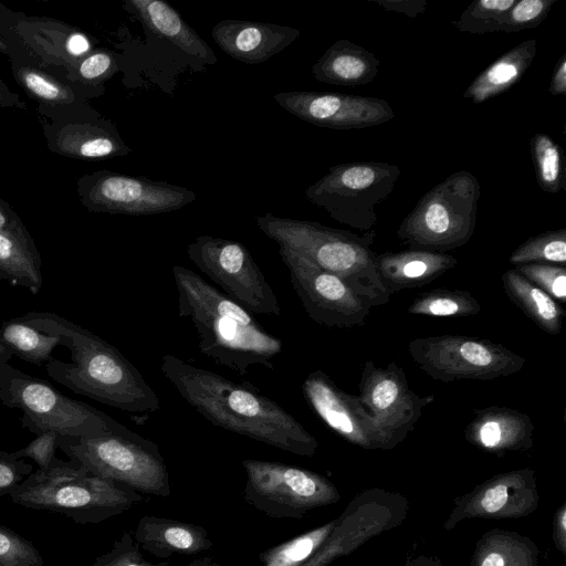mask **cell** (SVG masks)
<instances>
[{"label":"cell","mask_w":566,"mask_h":566,"mask_svg":"<svg viewBox=\"0 0 566 566\" xmlns=\"http://www.w3.org/2000/svg\"><path fill=\"white\" fill-rule=\"evenodd\" d=\"M160 369L179 395L214 426L296 455L315 454V437L253 386L234 382L170 354L163 356Z\"/></svg>","instance_id":"1"},{"label":"cell","mask_w":566,"mask_h":566,"mask_svg":"<svg viewBox=\"0 0 566 566\" xmlns=\"http://www.w3.org/2000/svg\"><path fill=\"white\" fill-rule=\"evenodd\" d=\"M33 327L60 336L69 348L71 361L51 357L48 375L77 395L129 413L159 410L156 391L140 371L116 347L88 329L50 312H30L22 316Z\"/></svg>","instance_id":"2"},{"label":"cell","mask_w":566,"mask_h":566,"mask_svg":"<svg viewBox=\"0 0 566 566\" xmlns=\"http://www.w3.org/2000/svg\"><path fill=\"white\" fill-rule=\"evenodd\" d=\"M180 317L195 326L201 354L240 376L255 365L274 369L282 340L265 331L251 313L195 271L174 265Z\"/></svg>","instance_id":"3"},{"label":"cell","mask_w":566,"mask_h":566,"mask_svg":"<svg viewBox=\"0 0 566 566\" xmlns=\"http://www.w3.org/2000/svg\"><path fill=\"white\" fill-rule=\"evenodd\" d=\"M258 228L279 247L296 253L316 268L343 281L368 305H386L390 292L378 273L376 253L370 245L375 230L358 235L315 221L258 216Z\"/></svg>","instance_id":"4"},{"label":"cell","mask_w":566,"mask_h":566,"mask_svg":"<svg viewBox=\"0 0 566 566\" xmlns=\"http://www.w3.org/2000/svg\"><path fill=\"white\" fill-rule=\"evenodd\" d=\"M15 504L63 514L78 524H96L143 501V494L98 476L80 463L56 457L9 492Z\"/></svg>","instance_id":"5"},{"label":"cell","mask_w":566,"mask_h":566,"mask_svg":"<svg viewBox=\"0 0 566 566\" xmlns=\"http://www.w3.org/2000/svg\"><path fill=\"white\" fill-rule=\"evenodd\" d=\"M481 187L467 170L428 190L401 221L397 235L412 250L446 253L468 243L478 218Z\"/></svg>","instance_id":"6"},{"label":"cell","mask_w":566,"mask_h":566,"mask_svg":"<svg viewBox=\"0 0 566 566\" xmlns=\"http://www.w3.org/2000/svg\"><path fill=\"white\" fill-rule=\"evenodd\" d=\"M0 401L22 412V426L36 436L99 437L125 426L101 410L66 397L50 382L0 361Z\"/></svg>","instance_id":"7"},{"label":"cell","mask_w":566,"mask_h":566,"mask_svg":"<svg viewBox=\"0 0 566 566\" xmlns=\"http://www.w3.org/2000/svg\"><path fill=\"white\" fill-rule=\"evenodd\" d=\"M60 448L92 473L140 494L171 493L165 459L157 444L126 428L99 437H60Z\"/></svg>","instance_id":"8"},{"label":"cell","mask_w":566,"mask_h":566,"mask_svg":"<svg viewBox=\"0 0 566 566\" xmlns=\"http://www.w3.org/2000/svg\"><path fill=\"white\" fill-rule=\"evenodd\" d=\"M400 168L384 161H354L329 167L308 186L306 198L332 219L353 229L374 230L376 207L392 192Z\"/></svg>","instance_id":"9"},{"label":"cell","mask_w":566,"mask_h":566,"mask_svg":"<svg viewBox=\"0 0 566 566\" xmlns=\"http://www.w3.org/2000/svg\"><path fill=\"white\" fill-rule=\"evenodd\" d=\"M416 365L434 380H493L518 373L525 358L490 339L440 335L415 338L408 345Z\"/></svg>","instance_id":"10"},{"label":"cell","mask_w":566,"mask_h":566,"mask_svg":"<svg viewBox=\"0 0 566 566\" xmlns=\"http://www.w3.org/2000/svg\"><path fill=\"white\" fill-rule=\"evenodd\" d=\"M247 474L244 500L273 518H302L310 511L336 503L340 495L325 476L273 461H242Z\"/></svg>","instance_id":"11"},{"label":"cell","mask_w":566,"mask_h":566,"mask_svg":"<svg viewBox=\"0 0 566 566\" xmlns=\"http://www.w3.org/2000/svg\"><path fill=\"white\" fill-rule=\"evenodd\" d=\"M192 263L250 313L279 316V300L249 250L238 241L200 235L187 245Z\"/></svg>","instance_id":"12"},{"label":"cell","mask_w":566,"mask_h":566,"mask_svg":"<svg viewBox=\"0 0 566 566\" xmlns=\"http://www.w3.org/2000/svg\"><path fill=\"white\" fill-rule=\"evenodd\" d=\"M76 191L92 212L127 216L171 212L196 199V193L185 187L106 169L81 176Z\"/></svg>","instance_id":"13"},{"label":"cell","mask_w":566,"mask_h":566,"mask_svg":"<svg viewBox=\"0 0 566 566\" xmlns=\"http://www.w3.org/2000/svg\"><path fill=\"white\" fill-rule=\"evenodd\" d=\"M0 35L9 55L49 71L62 69L61 80L95 48L85 32L59 20L29 17L14 12L0 2Z\"/></svg>","instance_id":"14"},{"label":"cell","mask_w":566,"mask_h":566,"mask_svg":"<svg viewBox=\"0 0 566 566\" xmlns=\"http://www.w3.org/2000/svg\"><path fill=\"white\" fill-rule=\"evenodd\" d=\"M359 399L380 437L381 449L403 441L415 429L432 395L421 397L409 386L403 369L395 363L385 367L367 360L358 384Z\"/></svg>","instance_id":"15"},{"label":"cell","mask_w":566,"mask_h":566,"mask_svg":"<svg viewBox=\"0 0 566 566\" xmlns=\"http://www.w3.org/2000/svg\"><path fill=\"white\" fill-rule=\"evenodd\" d=\"M279 254L310 318L319 325L337 328L365 324L370 306L345 281L316 268L296 253L279 249Z\"/></svg>","instance_id":"16"},{"label":"cell","mask_w":566,"mask_h":566,"mask_svg":"<svg viewBox=\"0 0 566 566\" xmlns=\"http://www.w3.org/2000/svg\"><path fill=\"white\" fill-rule=\"evenodd\" d=\"M286 112L315 126L363 129L395 117L390 104L379 97L315 91H289L274 95Z\"/></svg>","instance_id":"17"},{"label":"cell","mask_w":566,"mask_h":566,"mask_svg":"<svg viewBox=\"0 0 566 566\" xmlns=\"http://www.w3.org/2000/svg\"><path fill=\"white\" fill-rule=\"evenodd\" d=\"M302 392L313 412L344 440L363 449H381L380 437L358 395L342 390L319 369L307 375Z\"/></svg>","instance_id":"18"},{"label":"cell","mask_w":566,"mask_h":566,"mask_svg":"<svg viewBox=\"0 0 566 566\" xmlns=\"http://www.w3.org/2000/svg\"><path fill=\"white\" fill-rule=\"evenodd\" d=\"M15 82L33 98L43 116L52 123H75L97 119L87 101L97 90L69 84L46 70L9 55Z\"/></svg>","instance_id":"19"},{"label":"cell","mask_w":566,"mask_h":566,"mask_svg":"<svg viewBox=\"0 0 566 566\" xmlns=\"http://www.w3.org/2000/svg\"><path fill=\"white\" fill-rule=\"evenodd\" d=\"M534 471L522 469L499 474L476 486L458 504L447 521L464 517H517L537 506Z\"/></svg>","instance_id":"20"},{"label":"cell","mask_w":566,"mask_h":566,"mask_svg":"<svg viewBox=\"0 0 566 566\" xmlns=\"http://www.w3.org/2000/svg\"><path fill=\"white\" fill-rule=\"evenodd\" d=\"M300 34V30L292 27L235 19L218 22L211 32L224 53L247 64L268 61L292 44Z\"/></svg>","instance_id":"21"},{"label":"cell","mask_w":566,"mask_h":566,"mask_svg":"<svg viewBox=\"0 0 566 566\" xmlns=\"http://www.w3.org/2000/svg\"><path fill=\"white\" fill-rule=\"evenodd\" d=\"M43 134L52 153L69 158L99 160L130 153L116 127L105 120L45 123Z\"/></svg>","instance_id":"22"},{"label":"cell","mask_w":566,"mask_h":566,"mask_svg":"<svg viewBox=\"0 0 566 566\" xmlns=\"http://www.w3.org/2000/svg\"><path fill=\"white\" fill-rule=\"evenodd\" d=\"M533 433L534 424L526 413L499 406L474 410L464 430L470 444L497 455L531 449Z\"/></svg>","instance_id":"23"},{"label":"cell","mask_w":566,"mask_h":566,"mask_svg":"<svg viewBox=\"0 0 566 566\" xmlns=\"http://www.w3.org/2000/svg\"><path fill=\"white\" fill-rule=\"evenodd\" d=\"M378 501H353L338 518L337 526L326 543L302 566H327L339 556L347 555L364 541L390 527L394 521L389 505Z\"/></svg>","instance_id":"24"},{"label":"cell","mask_w":566,"mask_h":566,"mask_svg":"<svg viewBox=\"0 0 566 566\" xmlns=\"http://www.w3.org/2000/svg\"><path fill=\"white\" fill-rule=\"evenodd\" d=\"M378 273L392 295L426 285L453 269L458 260L448 253L407 249L376 254Z\"/></svg>","instance_id":"25"},{"label":"cell","mask_w":566,"mask_h":566,"mask_svg":"<svg viewBox=\"0 0 566 566\" xmlns=\"http://www.w3.org/2000/svg\"><path fill=\"white\" fill-rule=\"evenodd\" d=\"M133 536L140 548L164 559L175 554L195 555L213 546L205 527L154 515L143 516Z\"/></svg>","instance_id":"26"},{"label":"cell","mask_w":566,"mask_h":566,"mask_svg":"<svg viewBox=\"0 0 566 566\" xmlns=\"http://www.w3.org/2000/svg\"><path fill=\"white\" fill-rule=\"evenodd\" d=\"M124 10L136 17L145 30L178 46L207 64H216L212 49L163 0H125Z\"/></svg>","instance_id":"27"},{"label":"cell","mask_w":566,"mask_h":566,"mask_svg":"<svg viewBox=\"0 0 566 566\" xmlns=\"http://www.w3.org/2000/svg\"><path fill=\"white\" fill-rule=\"evenodd\" d=\"M380 61L367 49L340 39L333 43L312 67L322 83L340 86L366 85L375 80Z\"/></svg>","instance_id":"28"},{"label":"cell","mask_w":566,"mask_h":566,"mask_svg":"<svg viewBox=\"0 0 566 566\" xmlns=\"http://www.w3.org/2000/svg\"><path fill=\"white\" fill-rule=\"evenodd\" d=\"M537 41L525 40L496 59L465 88L463 97L482 104L513 87L526 73L536 55Z\"/></svg>","instance_id":"29"},{"label":"cell","mask_w":566,"mask_h":566,"mask_svg":"<svg viewBox=\"0 0 566 566\" xmlns=\"http://www.w3.org/2000/svg\"><path fill=\"white\" fill-rule=\"evenodd\" d=\"M503 289L512 301L536 326L551 335L562 332L565 311L546 292L531 283L515 269L502 275Z\"/></svg>","instance_id":"30"},{"label":"cell","mask_w":566,"mask_h":566,"mask_svg":"<svg viewBox=\"0 0 566 566\" xmlns=\"http://www.w3.org/2000/svg\"><path fill=\"white\" fill-rule=\"evenodd\" d=\"M0 280L38 294L42 286L41 256L12 235L0 232Z\"/></svg>","instance_id":"31"},{"label":"cell","mask_w":566,"mask_h":566,"mask_svg":"<svg viewBox=\"0 0 566 566\" xmlns=\"http://www.w3.org/2000/svg\"><path fill=\"white\" fill-rule=\"evenodd\" d=\"M537 549L512 533L492 532L476 547L473 566H535Z\"/></svg>","instance_id":"32"},{"label":"cell","mask_w":566,"mask_h":566,"mask_svg":"<svg viewBox=\"0 0 566 566\" xmlns=\"http://www.w3.org/2000/svg\"><path fill=\"white\" fill-rule=\"evenodd\" d=\"M0 337L14 356L36 365H44L54 348L61 345L60 336L36 329L22 316L6 322L0 328Z\"/></svg>","instance_id":"33"},{"label":"cell","mask_w":566,"mask_h":566,"mask_svg":"<svg viewBox=\"0 0 566 566\" xmlns=\"http://www.w3.org/2000/svg\"><path fill=\"white\" fill-rule=\"evenodd\" d=\"M407 312L430 317H468L481 312V304L468 291L434 289L418 294Z\"/></svg>","instance_id":"34"},{"label":"cell","mask_w":566,"mask_h":566,"mask_svg":"<svg viewBox=\"0 0 566 566\" xmlns=\"http://www.w3.org/2000/svg\"><path fill=\"white\" fill-rule=\"evenodd\" d=\"M338 518L273 546L259 555L262 566H302L329 538Z\"/></svg>","instance_id":"35"},{"label":"cell","mask_w":566,"mask_h":566,"mask_svg":"<svg viewBox=\"0 0 566 566\" xmlns=\"http://www.w3.org/2000/svg\"><path fill=\"white\" fill-rule=\"evenodd\" d=\"M530 147L539 188L547 193L562 191L566 176L563 148L545 133L534 134Z\"/></svg>","instance_id":"36"},{"label":"cell","mask_w":566,"mask_h":566,"mask_svg":"<svg viewBox=\"0 0 566 566\" xmlns=\"http://www.w3.org/2000/svg\"><path fill=\"white\" fill-rule=\"evenodd\" d=\"M510 263L566 264V229L549 230L528 238L510 255Z\"/></svg>","instance_id":"37"},{"label":"cell","mask_w":566,"mask_h":566,"mask_svg":"<svg viewBox=\"0 0 566 566\" xmlns=\"http://www.w3.org/2000/svg\"><path fill=\"white\" fill-rule=\"evenodd\" d=\"M515 2L516 0H475L453 24L460 32L470 34L497 32L506 12Z\"/></svg>","instance_id":"38"},{"label":"cell","mask_w":566,"mask_h":566,"mask_svg":"<svg viewBox=\"0 0 566 566\" xmlns=\"http://www.w3.org/2000/svg\"><path fill=\"white\" fill-rule=\"evenodd\" d=\"M118 71L116 54L106 49H94L81 59L62 78L69 84L93 90L103 88V83Z\"/></svg>","instance_id":"39"},{"label":"cell","mask_w":566,"mask_h":566,"mask_svg":"<svg viewBox=\"0 0 566 566\" xmlns=\"http://www.w3.org/2000/svg\"><path fill=\"white\" fill-rule=\"evenodd\" d=\"M557 0H516L506 12L500 31L520 32L538 27Z\"/></svg>","instance_id":"40"},{"label":"cell","mask_w":566,"mask_h":566,"mask_svg":"<svg viewBox=\"0 0 566 566\" xmlns=\"http://www.w3.org/2000/svg\"><path fill=\"white\" fill-rule=\"evenodd\" d=\"M0 566H44V560L29 539L0 525Z\"/></svg>","instance_id":"41"},{"label":"cell","mask_w":566,"mask_h":566,"mask_svg":"<svg viewBox=\"0 0 566 566\" xmlns=\"http://www.w3.org/2000/svg\"><path fill=\"white\" fill-rule=\"evenodd\" d=\"M555 301L566 302V269L555 264L528 263L514 268Z\"/></svg>","instance_id":"42"},{"label":"cell","mask_w":566,"mask_h":566,"mask_svg":"<svg viewBox=\"0 0 566 566\" xmlns=\"http://www.w3.org/2000/svg\"><path fill=\"white\" fill-rule=\"evenodd\" d=\"M167 560L151 563L140 553L130 532H125L105 554L96 557L92 566H168Z\"/></svg>","instance_id":"43"},{"label":"cell","mask_w":566,"mask_h":566,"mask_svg":"<svg viewBox=\"0 0 566 566\" xmlns=\"http://www.w3.org/2000/svg\"><path fill=\"white\" fill-rule=\"evenodd\" d=\"M32 472V464L18 459L13 452L0 451V497L8 495Z\"/></svg>","instance_id":"44"},{"label":"cell","mask_w":566,"mask_h":566,"mask_svg":"<svg viewBox=\"0 0 566 566\" xmlns=\"http://www.w3.org/2000/svg\"><path fill=\"white\" fill-rule=\"evenodd\" d=\"M57 439L59 434L54 431L43 432L36 436L27 447L14 451L13 454L18 459L30 458L38 464L39 469H45L55 458Z\"/></svg>","instance_id":"45"},{"label":"cell","mask_w":566,"mask_h":566,"mask_svg":"<svg viewBox=\"0 0 566 566\" xmlns=\"http://www.w3.org/2000/svg\"><path fill=\"white\" fill-rule=\"evenodd\" d=\"M0 232L20 240L30 248L36 249L30 232L12 207L0 196Z\"/></svg>","instance_id":"46"},{"label":"cell","mask_w":566,"mask_h":566,"mask_svg":"<svg viewBox=\"0 0 566 566\" xmlns=\"http://www.w3.org/2000/svg\"><path fill=\"white\" fill-rule=\"evenodd\" d=\"M386 11L401 13L408 18H417L427 9L426 0H373Z\"/></svg>","instance_id":"47"},{"label":"cell","mask_w":566,"mask_h":566,"mask_svg":"<svg viewBox=\"0 0 566 566\" xmlns=\"http://www.w3.org/2000/svg\"><path fill=\"white\" fill-rule=\"evenodd\" d=\"M548 92L553 96H566V53L562 54L554 67Z\"/></svg>","instance_id":"48"},{"label":"cell","mask_w":566,"mask_h":566,"mask_svg":"<svg viewBox=\"0 0 566 566\" xmlns=\"http://www.w3.org/2000/svg\"><path fill=\"white\" fill-rule=\"evenodd\" d=\"M0 106L25 109V103L0 77Z\"/></svg>","instance_id":"49"},{"label":"cell","mask_w":566,"mask_h":566,"mask_svg":"<svg viewBox=\"0 0 566 566\" xmlns=\"http://www.w3.org/2000/svg\"><path fill=\"white\" fill-rule=\"evenodd\" d=\"M556 518H555V541L558 549H560L564 554L565 547H566V511L565 505H563L558 512H556Z\"/></svg>","instance_id":"50"},{"label":"cell","mask_w":566,"mask_h":566,"mask_svg":"<svg viewBox=\"0 0 566 566\" xmlns=\"http://www.w3.org/2000/svg\"><path fill=\"white\" fill-rule=\"evenodd\" d=\"M13 356L14 355L11 349L3 343L0 337V361L8 363Z\"/></svg>","instance_id":"51"},{"label":"cell","mask_w":566,"mask_h":566,"mask_svg":"<svg viewBox=\"0 0 566 566\" xmlns=\"http://www.w3.org/2000/svg\"><path fill=\"white\" fill-rule=\"evenodd\" d=\"M185 566H223V565L212 560L211 558H200V559H195Z\"/></svg>","instance_id":"52"},{"label":"cell","mask_w":566,"mask_h":566,"mask_svg":"<svg viewBox=\"0 0 566 566\" xmlns=\"http://www.w3.org/2000/svg\"><path fill=\"white\" fill-rule=\"evenodd\" d=\"M0 52L3 53V54H7L9 53V48H8V44L6 42V40L0 35Z\"/></svg>","instance_id":"53"}]
</instances>
